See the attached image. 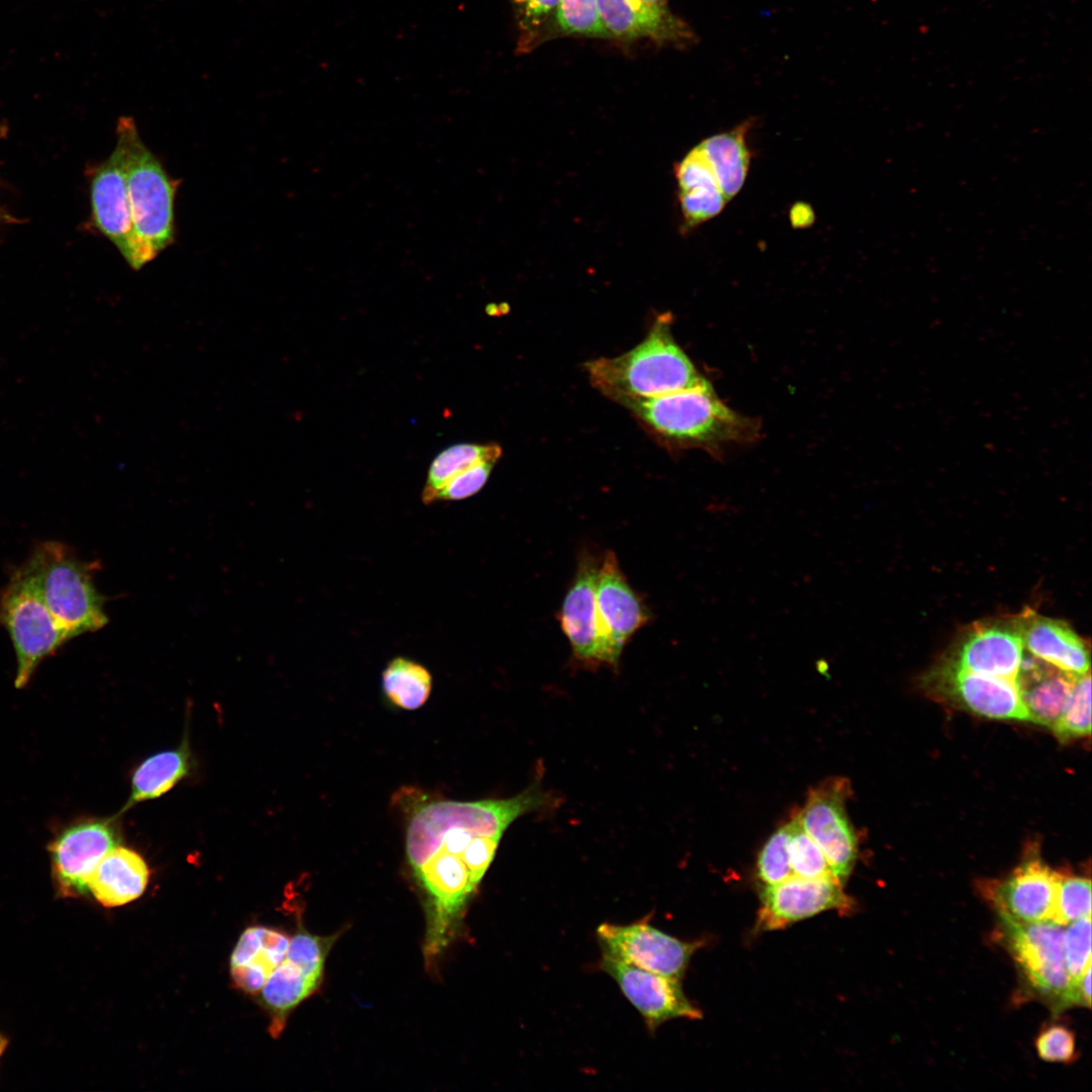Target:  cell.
Instances as JSON below:
<instances>
[{"instance_id": "cell-7", "label": "cell", "mask_w": 1092, "mask_h": 1092, "mask_svg": "<svg viewBox=\"0 0 1092 1092\" xmlns=\"http://www.w3.org/2000/svg\"><path fill=\"white\" fill-rule=\"evenodd\" d=\"M1006 944L1031 987L1055 1008L1079 1004L1063 957V926L1001 917Z\"/></svg>"}, {"instance_id": "cell-36", "label": "cell", "mask_w": 1092, "mask_h": 1092, "mask_svg": "<svg viewBox=\"0 0 1092 1092\" xmlns=\"http://www.w3.org/2000/svg\"><path fill=\"white\" fill-rule=\"evenodd\" d=\"M1063 957L1066 971L1077 995L1078 982L1087 967L1091 965V916L1070 923L1064 930Z\"/></svg>"}, {"instance_id": "cell-17", "label": "cell", "mask_w": 1092, "mask_h": 1092, "mask_svg": "<svg viewBox=\"0 0 1092 1092\" xmlns=\"http://www.w3.org/2000/svg\"><path fill=\"white\" fill-rule=\"evenodd\" d=\"M1059 878L1060 873L1031 857L1003 880L987 882L982 891L1000 917L1020 923L1052 922Z\"/></svg>"}, {"instance_id": "cell-5", "label": "cell", "mask_w": 1092, "mask_h": 1092, "mask_svg": "<svg viewBox=\"0 0 1092 1092\" xmlns=\"http://www.w3.org/2000/svg\"><path fill=\"white\" fill-rule=\"evenodd\" d=\"M117 133L126 146V184L140 270L174 242L179 183L144 144L131 118L119 120Z\"/></svg>"}, {"instance_id": "cell-31", "label": "cell", "mask_w": 1092, "mask_h": 1092, "mask_svg": "<svg viewBox=\"0 0 1092 1092\" xmlns=\"http://www.w3.org/2000/svg\"><path fill=\"white\" fill-rule=\"evenodd\" d=\"M789 831L787 848L793 876L836 880L822 850L805 831L797 816L789 822Z\"/></svg>"}, {"instance_id": "cell-25", "label": "cell", "mask_w": 1092, "mask_h": 1092, "mask_svg": "<svg viewBox=\"0 0 1092 1092\" xmlns=\"http://www.w3.org/2000/svg\"><path fill=\"white\" fill-rule=\"evenodd\" d=\"M190 767V752L186 743L148 757L132 776L130 797L124 810L138 802L165 794L189 772Z\"/></svg>"}, {"instance_id": "cell-19", "label": "cell", "mask_w": 1092, "mask_h": 1092, "mask_svg": "<svg viewBox=\"0 0 1092 1092\" xmlns=\"http://www.w3.org/2000/svg\"><path fill=\"white\" fill-rule=\"evenodd\" d=\"M599 562L583 552L574 578L562 602L558 619L571 646L573 657L588 665H598L599 636L596 607V581Z\"/></svg>"}, {"instance_id": "cell-11", "label": "cell", "mask_w": 1092, "mask_h": 1092, "mask_svg": "<svg viewBox=\"0 0 1092 1092\" xmlns=\"http://www.w3.org/2000/svg\"><path fill=\"white\" fill-rule=\"evenodd\" d=\"M118 845L110 819H86L64 827L49 845L54 877L65 896L82 895L103 856Z\"/></svg>"}, {"instance_id": "cell-38", "label": "cell", "mask_w": 1092, "mask_h": 1092, "mask_svg": "<svg viewBox=\"0 0 1092 1092\" xmlns=\"http://www.w3.org/2000/svg\"><path fill=\"white\" fill-rule=\"evenodd\" d=\"M495 462L485 460L462 470L435 494L433 503L460 500L477 493L486 483Z\"/></svg>"}, {"instance_id": "cell-18", "label": "cell", "mask_w": 1092, "mask_h": 1092, "mask_svg": "<svg viewBox=\"0 0 1092 1092\" xmlns=\"http://www.w3.org/2000/svg\"><path fill=\"white\" fill-rule=\"evenodd\" d=\"M601 16L613 39L648 38L659 44L689 46L695 31L666 3L646 0H598Z\"/></svg>"}, {"instance_id": "cell-37", "label": "cell", "mask_w": 1092, "mask_h": 1092, "mask_svg": "<svg viewBox=\"0 0 1092 1092\" xmlns=\"http://www.w3.org/2000/svg\"><path fill=\"white\" fill-rule=\"evenodd\" d=\"M789 823L774 832L757 859V876L765 885L778 884L793 876L788 856Z\"/></svg>"}, {"instance_id": "cell-10", "label": "cell", "mask_w": 1092, "mask_h": 1092, "mask_svg": "<svg viewBox=\"0 0 1092 1092\" xmlns=\"http://www.w3.org/2000/svg\"><path fill=\"white\" fill-rule=\"evenodd\" d=\"M846 787L841 779L818 786L797 816L841 884L848 878L857 854L856 836L844 808Z\"/></svg>"}, {"instance_id": "cell-34", "label": "cell", "mask_w": 1092, "mask_h": 1092, "mask_svg": "<svg viewBox=\"0 0 1092 1092\" xmlns=\"http://www.w3.org/2000/svg\"><path fill=\"white\" fill-rule=\"evenodd\" d=\"M561 0H510L519 31V49L525 52L542 39Z\"/></svg>"}, {"instance_id": "cell-27", "label": "cell", "mask_w": 1092, "mask_h": 1092, "mask_svg": "<svg viewBox=\"0 0 1092 1092\" xmlns=\"http://www.w3.org/2000/svg\"><path fill=\"white\" fill-rule=\"evenodd\" d=\"M382 690L388 701L404 710L422 707L430 697L432 675L421 663L396 656L382 671Z\"/></svg>"}, {"instance_id": "cell-12", "label": "cell", "mask_w": 1092, "mask_h": 1092, "mask_svg": "<svg viewBox=\"0 0 1092 1092\" xmlns=\"http://www.w3.org/2000/svg\"><path fill=\"white\" fill-rule=\"evenodd\" d=\"M1023 657L1017 615L974 623L944 660L964 670L1016 679Z\"/></svg>"}, {"instance_id": "cell-4", "label": "cell", "mask_w": 1092, "mask_h": 1092, "mask_svg": "<svg viewBox=\"0 0 1092 1092\" xmlns=\"http://www.w3.org/2000/svg\"><path fill=\"white\" fill-rule=\"evenodd\" d=\"M22 565L70 640L107 624L106 598L93 580L98 561L81 560L65 543L50 540L38 543Z\"/></svg>"}, {"instance_id": "cell-6", "label": "cell", "mask_w": 1092, "mask_h": 1092, "mask_svg": "<svg viewBox=\"0 0 1092 1092\" xmlns=\"http://www.w3.org/2000/svg\"><path fill=\"white\" fill-rule=\"evenodd\" d=\"M0 625L15 651L17 689L25 687L39 663L70 640L23 565L15 569L0 594Z\"/></svg>"}, {"instance_id": "cell-2", "label": "cell", "mask_w": 1092, "mask_h": 1092, "mask_svg": "<svg viewBox=\"0 0 1092 1092\" xmlns=\"http://www.w3.org/2000/svg\"><path fill=\"white\" fill-rule=\"evenodd\" d=\"M640 423L664 443L679 448L700 447L712 453L727 444L751 443L758 439V421L742 416L703 383L647 398L621 402Z\"/></svg>"}, {"instance_id": "cell-22", "label": "cell", "mask_w": 1092, "mask_h": 1092, "mask_svg": "<svg viewBox=\"0 0 1092 1092\" xmlns=\"http://www.w3.org/2000/svg\"><path fill=\"white\" fill-rule=\"evenodd\" d=\"M149 880L143 857L123 846H115L99 861L88 881V890L104 906H121L139 898Z\"/></svg>"}, {"instance_id": "cell-9", "label": "cell", "mask_w": 1092, "mask_h": 1092, "mask_svg": "<svg viewBox=\"0 0 1092 1092\" xmlns=\"http://www.w3.org/2000/svg\"><path fill=\"white\" fill-rule=\"evenodd\" d=\"M598 937L604 953L644 971L680 980L699 941H684L645 921L603 923Z\"/></svg>"}, {"instance_id": "cell-41", "label": "cell", "mask_w": 1092, "mask_h": 1092, "mask_svg": "<svg viewBox=\"0 0 1092 1092\" xmlns=\"http://www.w3.org/2000/svg\"><path fill=\"white\" fill-rule=\"evenodd\" d=\"M6 1042H7V1041H6V1039H5V1038H3V1037H2L1 1035H0V1055H1V1053L3 1052V1050H4L5 1045H6Z\"/></svg>"}, {"instance_id": "cell-3", "label": "cell", "mask_w": 1092, "mask_h": 1092, "mask_svg": "<svg viewBox=\"0 0 1092 1092\" xmlns=\"http://www.w3.org/2000/svg\"><path fill=\"white\" fill-rule=\"evenodd\" d=\"M670 327V315H660L645 339L630 351L586 363L593 385L621 403L691 388L706 381L674 341Z\"/></svg>"}, {"instance_id": "cell-43", "label": "cell", "mask_w": 1092, "mask_h": 1092, "mask_svg": "<svg viewBox=\"0 0 1092 1092\" xmlns=\"http://www.w3.org/2000/svg\"><path fill=\"white\" fill-rule=\"evenodd\" d=\"M3 218H4V217H3V216H2V214L0 213V221H1V220H2Z\"/></svg>"}, {"instance_id": "cell-44", "label": "cell", "mask_w": 1092, "mask_h": 1092, "mask_svg": "<svg viewBox=\"0 0 1092 1092\" xmlns=\"http://www.w3.org/2000/svg\"><path fill=\"white\" fill-rule=\"evenodd\" d=\"M1 130H2V129H0V132H1Z\"/></svg>"}, {"instance_id": "cell-29", "label": "cell", "mask_w": 1092, "mask_h": 1092, "mask_svg": "<svg viewBox=\"0 0 1092 1092\" xmlns=\"http://www.w3.org/2000/svg\"><path fill=\"white\" fill-rule=\"evenodd\" d=\"M544 34L613 39L601 16L598 0H561Z\"/></svg>"}, {"instance_id": "cell-21", "label": "cell", "mask_w": 1092, "mask_h": 1092, "mask_svg": "<svg viewBox=\"0 0 1092 1092\" xmlns=\"http://www.w3.org/2000/svg\"><path fill=\"white\" fill-rule=\"evenodd\" d=\"M1077 677L1040 659L1023 657L1016 682L1028 719L1052 728L1065 711Z\"/></svg>"}, {"instance_id": "cell-28", "label": "cell", "mask_w": 1092, "mask_h": 1092, "mask_svg": "<svg viewBox=\"0 0 1092 1092\" xmlns=\"http://www.w3.org/2000/svg\"><path fill=\"white\" fill-rule=\"evenodd\" d=\"M500 455L502 448L497 444H457L446 448L429 467L422 502L433 504L435 494L456 474L481 461H497Z\"/></svg>"}, {"instance_id": "cell-40", "label": "cell", "mask_w": 1092, "mask_h": 1092, "mask_svg": "<svg viewBox=\"0 0 1092 1092\" xmlns=\"http://www.w3.org/2000/svg\"><path fill=\"white\" fill-rule=\"evenodd\" d=\"M1079 1003L1090 1007L1091 1004V965L1087 967L1077 985Z\"/></svg>"}, {"instance_id": "cell-35", "label": "cell", "mask_w": 1092, "mask_h": 1092, "mask_svg": "<svg viewBox=\"0 0 1092 1092\" xmlns=\"http://www.w3.org/2000/svg\"><path fill=\"white\" fill-rule=\"evenodd\" d=\"M339 934L317 936L298 929L289 941L285 959L296 965L306 976L323 979L326 958Z\"/></svg>"}, {"instance_id": "cell-15", "label": "cell", "mask_w": 1092, "mask_h": 1092, "mask_svg": "<svg viewBox=\"0 0 1092 1092\" xmlns=\"http://www.w3.org/2000/svg\"><path fill=\"white\" fill-rule=\"evenodd\" d=\"M760 900L757 925L762 930L782 929L827 910L847 912L852 908L851 899L842 890L841 883L827 878L792 876L765 886Z\"/></svg>"}, {"instance_id": "cell-30", "label": "cell", "mask_w": 1092, "mask_h": 1092, "mask_svg": "<svg viewBox=\"0 0 1092 1092\" xmlns=\"http://www.w3.org/2000/svg\"><path fill=\"white\" fill-rule=\"evenodd\" d=\"M288 946L287 935L264 927L262 945L253 959L245 965L231 967L237 987L248 993L260 991L272 971L285 959Z\"/></svg>"}, {"instance_id": "cell-42", "label": "cell", "mask_w": 1092, "mask_h": 1092, "mask_svg": "<svg viewBox=\"0 0 1092 1092\" xmlns=\"http://www.w3.org/2000/svg\"><path fill=\"white\" fill-rule=\"evenodd\" d=\"M646 1L655 2V3H666V0H646Z\"/></svg>"}, {"instance_id": "cell-14", "label": "cell", "mask_w": 1092, "mask_h": 1092, "mask_svg": "<svg viewBox=\"0 0 1092 1092\" xmlns=\"http://www.w3.org/2000/svg\"><path fill=\"white\" fill-rule=\"evenodd\" d=\"M927 680L940 695L978 715L1029 720L1016 679L964 670L944 660Z\"/></svg>"}, {"instance_id": "cell-33", "label": "cell", "mask_w": 1092, "mask_h": 1092, "mask_svg": "<svg viewBox=\"0 0 1092 1092\" xmlns=\"http://www.w3.org/2000/svg\"><path fill=\"white\" fill-rule=\"evenodd\" d=\"M1061 739L1090 735L1091 732V676L1090 671L1077 677L1068 705L1053 725Z\"/></svg>"}, {"instance_id": "cell-20", "label": "cell", "mask_w": 1092, "mask_h": 1092, "mask_svg": "<svg viewBox=\"0 0 1092 1092\" xmlns=\"http://www.w3.org/2000/svg\"><path fill=\"white\" fill-rule=\"evenodd\" d=\"M1018 617L1024 649L1029 654L1076 676L1090 671L1089 647L1068 623L1030 609Z\"/></svg>"}, {"instance_id": "cell-16", "label": "cell", "mask_w": 1092, "mask_h": 1092, "mask_svg": "<svg viewBox=\"0 0 1092 1092\" xmlns=\"http://www.w3.org/2000/svg\"><path fill=\"white\" fill-rule=\"evenodd\" d=\"M600 967L617 982L649 1030L673 1018H702L701 1011L686 997L678 979L644 971L604 952Z\"/></svg>"}, {"instance_id": "cell-23", "label": "cell", "mask_w": 1092, "mask_h": 1092, "mask_svg": "<svg viewBox=\"0 0 1092 1092\" xmlns=\"http://www.w3.org/2000/svg\"><path fill=\"white\" fill-rule=\"evenodd\" d=\"M680 210L687 228L717 216L727 204L700 149L695 147L675 167Z\"/></svg>"}, {"instance_id": "cell-26", "label": "cell", "mask_w": 1092, "mask_h": 1092, "mask_svg": "<svg viewBox=\"0 0 1092 1092\" xmlns=\"http://www.w3.org/2000/svg\"><path fill=\"white\" fill-rule=\"evenodd\" d=\"M321 982L286 959L272 971L260 991L263 1002L275 1014L274 1033L281 1030L286 1013L311 995Z\"/></svg>"}, {"instance_id": "cell-32", "label": "cell", "mask_w": 1092, "mask_h": 1092, "mask_svg": "<svg viewBox=\"0 0 1092 1092\" xmlns=\"http://www.w3.org/2000/svg\"><path fill=\"white\" fill-rule=\"evenodd\" d=\"M1091 916V882L1060 874L1052 922L1061 926Z\"/></svg>"}, {"instance_id": "cell-39", "label": "cell", "mask_w": 1092, "mask_h": 1092, "mask_svg": "<svg viewBox=\"0 0 1092 1092\" xmlns=\"http://www.w3.org/2000/svg\"><path fill=\"white\" fill-rule=\"evenodd\" d=\"M1038 1057L1052 1063H1069L1076 1056L1075 1034L1063 1025L1043 1028L1035 1039Z\"/></svg>"}, {"instance_id": "cell-13", "label": "cell", "mask_w": 1092, "mask_h": 1092, "mask_svg": "<svg viewBox=\"0 0 1092 1092\" xmlns=\"http://www.w3.org/2000/svg\"><path fill=\"white\" fill-rule=\"evenodd\" d=\"M91 207L97 229L116 247L130 268L138 254L126 184V146L117 133L115 149L91 181Z\"/></svg>"}, {"instance_id": "cell-1", "label": "cell", "mask_w": 1092, "mask_h": 1092, "mask_svg": "<svg viewBox=\"0 0 1092 1092\" xmlns=\"http://www.w3.org/2000/svg\"><path fill=\"white\" fill-rule=\"evenodd\" d=\"M549 801L547 793L538 785H531L509 799L424 802L414 809L408 820L407 861L414 874L434 856L455 857L464 862L465 853L477 836L502 838L517 818L541 809Z\"/></svg>"}, {"instance_id": "cell-24", "label": "cell", "mask_w": 1092, "mask_h": 1092, "mask_svg": "<svg viewBox=\"0 0 1092 1092\" xmlns=\"http://www.w3.org/2000/svg\"><path fill=\"white\" fill-rule=\"evenodd\" d=\"M751 124V120H746L698 145L727 201L741 190L749 171L751 152L747 134Z\"/></svg>"}, {"instance_id": "cell-8", "label": "cell", "mask_w": 1092, "mask_h": 1092, "mask_svg": "<svg viewBox=\"0 0 1092 1092\" xmlns=\"http://www.w3.org/2000/svg\"><path fill=\"white\" fill-rule=\"evenodd\" d=\"M596 607L600 663L617 667L629 639L650 620V613L608 551L599 565Z\"/></svg>"}]
</instances>
